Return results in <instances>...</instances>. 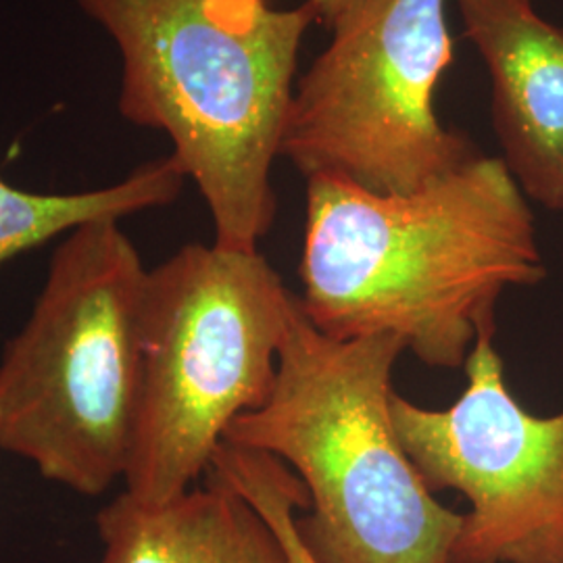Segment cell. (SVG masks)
Returning a JSON list of instances; mask_svg holds the SVG:
<instances>
[{"label":"cell","instance_id":"obj_5","mask_svg":"<svg viewBox=\"0 0 563 563\" xmlns=\"http://www.w3.org/2000/svg\"><path fill=\"white\" fill-rule=\"evenodd\" d=\"M292 297L260 251L186 244L148 269L125 495L169 504L211 470L230 423L272 393Z\"/></svg>","mask_w":563,"mask_h":563},{"label":"cell","instance_id":"obj_10","mask_svg":"<svg viewBox=\"0 0 563 563\" xmlns=\"http://www.w3.org/2000/svg\"><path fill=\"white\" fill-rule=\"evenodd\" d=\"M186 181L174 155L136 167L128 178L86 192L41 195L0 178V267L81 223L121 220L172 205Z\"/></svg>","mask_w":563,"mask_h":563},{"label":"cell","instance_id":"obj_2","mask_svg":"<svg viewBox=\"0 0 563 563\" xmlns=\"http://www.w3.org/2000/svg\"><path fill=\"white\" fill-rule=\"evenodd\" d=\"M402 351L395 334L325 336L295 295L272 393L223 437L297 474L309 499L297 530L316 563H453L463 514L437 501L393 420Z\"/></svg>","mask_w":563,"mask_h":563},{"label":"cell","instance_id":"obj_9","mask_svg":"<svg viewBox=\"0 0 563 563\" xmlns=\"http://www.w3.org/2000/svg\"><path fill=\"white\" fill-rule=\"evenodd\" d=\"M97 534L99 563H292L262 514L211 472L169 504L121 490L99 511Z\"/></svg>","mask_w":563,"mask_h":563},{"label":"cell","instance_id":"obj_13","mask_svg":"<svg viewBox=\"0 0 563 563\" xmlns=\"http://www.w3.org/2000/svg\"><path fill=\"white\" fill-rule=\"evenodd\" d=\"M362 2L363 0H307L316 21H322L330 27H334L344 15H349Z\"/></svg>","mask_w":563,"mask_h":563},{"label":"cell","instance_id":"obj_7","mask_svg":"<svg viewBox=\"0 0 563 563\" xmlns=\"http://www.w3.org/2000/svg\"><path fill=\"white\" fill-rule=\"evenodd\" d=\"M493 336L472 346L451 407L426 409L395 393V428L432 490L470 501L453 563H563V411L523 409Z\"/></svg>","mask_w":563,"mask_h":563},{"label":"cell","instance_id":"obj_11","mask_svg":"<svg viewBox=\"0 0 563 563\" xmlns=\"http://www.w3.org/2000/svg\"><path fill=\"white\" fill-rule=\"evenodd\" d=\"M211 474L241 493L262 514L278 534L290 562L316 563L297 530V511L309 505L307 490L290 467L267 453L223 443L211 463Z\"/></svg>","mask_w":563,"mask_h":563},{"label":"cell","instance_id":"obj_4","mask_svg":"<svg viewBox=\"0 0 563 563\" xmlns=\"http://www.w3.org/2000/svg\"><path fill=\"white\" fill-rule=\"evenodd\" d=\"M148 269L120 220L81 223L0 357V451L84 497L123 483L141 388Z\"/></svg>","mask_w":563,"mask_h":563},{"label":"cell","instance_id":"obj_3","mask_svg":"<svg viewBox=\"0 0 563 563\" xmlns=\"http://www.w3.org/2000/svg\"><path fill=\"white\" fill-rule=\"evenodd\" d=\"M71 2L118 44L121 118L172 139L209 207L213 244L260 251L278 211L272 167L311 7L265 9L251 30L230 32L202 0Z\"/></svg>","mask_w":563,"mask_h":563},{"label":"cell","instance_id":"obj_6","mask_svg":"<svg viewBox=\"0 0 563 563\" xmlns=\"http://www.w3.org/2000/svg\"><path fill=\"white\" fill-rule=\"evenodd\" d=\"M444 7L363 0L344 15L292 95L280 157L305 178L409 195L483 155L437 113L439 84L455 59Z\"/></svg>","mask_w":563,"mask_h":563},{"label":"cell","instance_id":"obj_12","mask_svg":"<svg viewBox=\"0 0 563 563\" xmlns=\"http://www.w3.org/2000/svg\"><path fill=\"white\" fill-rule=\"evenodd\" d=\"M205 11L218 25L230 32H246L260 20L265 0H202Z\"/></svg>","mask_w":563,"mask_h":563},{"label":"cell","instance_id":"obj_8","mask_svg":"<svg viewBox=\"0 0 563 563\" xmlns=\"http://www.w3.org/2000/svg\"><path fill=\"white\" fill-rule=\"evenodd\" d=\"M493 81L501 159L526 197L563 211V27L532 0H457Z\"/></svg>","mask_w":563,"mask_h":563},{"label":"cell","instance_id":"obj_1","mask_svg":"<svg viewBox=\"0 0 563 563\" xmlns=\"http://www.w3.org/2000/svg\"><path fill=\"white\" fill-rule=\"evenodd\" d=\"M544 278L534 216L501 157L409 195L307 178L299 299L325 336L395 334L426 365L460 369L495 334L505 290Z\"/></svg>","mask_w":563,"mask_h":563}]
</instances>
